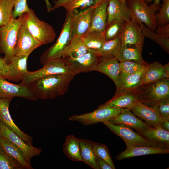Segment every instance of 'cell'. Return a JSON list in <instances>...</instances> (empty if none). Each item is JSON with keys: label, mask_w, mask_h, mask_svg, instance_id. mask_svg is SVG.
<instances>
[{"label": "cell", "mask_w": 169, "mask_h": 169, "mask_svg": "<svg viewBox=\"0 0 169 169\" xmlns=\"http://www.w3.org/2000/svg\"><path fill=\"white\" fill-rule=\"evenodd\" d=\"M102 123L112 132L120 137L126 145L159 147L128 126L121 124H115L108 121Z\"/></svg>", "instance_id": "cell-9"}, {"label": "cell", "mask_w": 169, "mask_h": 169, "mask_svg": "<svg viewBox=\"0 0 169 169\" xmlns=\"http://www.w3.org/2000/svg\"><path fill=\"white\" fill-rule=\"evenodd\" d=\"M24 24L33 37L42 45L51 43L55 38L56 33L52 26L40 20L31 8L25 13Z\"/></svg>", "instance_id": "cell-5"}, {"label": "cell", "mask_w": 169, "mask_h": 169, "mask_svg": "<svg viewBox=\"0 0 169 169\" xmlns=\"http://www.w3.org/2000/svg\"><path fill=\"white\" fill-rule=\"evenodd\" d=\"M95 71L103 73L113 81L116 88L119 85L121 70L120 62L115 58H101Z\"/></svg>", "instance_id": "cell-21"}, {"label": "cell", "mask_w": 169, "mask_h": 169, "mask_svg": "<svg viewBox=\"0 0 169 169\" xmlns=\"http://www.w3.org/2000/svg\"><path fill=\"white\" fill-rule=\"evenodd\" d=\"M147 65L131 61H124L120 62L121 74L125 75L135 73L145 68Z\"/></svg>", "instance_id": "cell-42"}, {"label": "cell", "mask_w": 169, "mask_h": 169, "mask_svg": "<svg viewBox=\"0 0 169 169\" xmlns=\"http://www.w3.org/2000/svg\"><path fill=\"white\" fill-rule=\"evenodd\" d=\"M95 8H89L79 12L74 11L72 22V38L81 37L88 31L93 12Z\"/></svg>", "instance_id": "cell-17"}, {"label": "cell", "mask_w": 169, "mask_h": 169, "mask_svg": "<svg viewBox=\"0 0 169 169\" xmlns=\"http://www.w3.org/2000/svg\"><path fill=\"white\" fill-rule=\"evenodd\" d=\"M121 44V38L118 36L113 39L106 41L101 49L95 53L103 58H115Z\"/></svg>", "instance_id": "cell-34"}, {"label": "cell", "mask_w": 169, "mask_h": 169, "mask_svg": "<svg viewBox=\"0 0 169 169\" xmlns=\"http://www.w3.org/2000/svg\"><path fill=\"white\" fill-rule=\"evenodd\" d=\"M157 11L155 13L157 27L166 25L169 24V0H162Z\"/></svg>", "instance_id": "cell-40"}, {"label": "cell", "mask_w": 169, "mask_h": 169, "mask_svg": "<svg viewBox=\"0 0 169 169\" xmlns=\"http://www.w3.org/2000/svg\"><path fill=\"white\" fill-rule=\"evenodd\" d=\"M168 78L163 65L157 61L149 64L146 67L142 81L143 85H147L164 78Z\"/></svg>", "instance_id": "cell-26"}, {"label": "cell", "mask_w": 169, "mask_h": 169, "mask_svg": "<svg viewBox=\"0 0 169 169\" xmlns=\"http://www.w3.org/2000/svg\"><path fill=\"white\" fill-rule=\"evenodd\" d=\"M100 1L101 2H103L105 1H109L110 0H100Z\"/></svg>", "instance_id": "cell-53"}, {"label": "cell", "mask_w": 169, "mask_h": 169, "mask_svg": "<svg viewBox=\"0 0 169 169\" xmlns=\"http://www.w3.org/2000/svg\"><path fill=\"white\" fill-rule=\"evenodd\" d=\"M75 74H63L44 77L29 85L38 99L51 100L64 94Z\"/></svg>", "instance_id": "cell-1"}, {"label": "cell", "mask_w": 169, "mask_h": 169, "mask_svg": "<svg viewBox=\"0 0 169 169\" xmlns=\"http://www.w3.org/2000/svg\"><path fill=\"white\" fill-rule=\"evenodd\" d=\"M1 136V133H0V137Z\"/></svg>", "instance_id": "cell-54"}, {"label": "cell", "mask_w": 169, "mask_h": 169, "mask_svg": "<svg viewBox=\"0 0 169 169\" xmlns=\"http://www.w3.org/2000/svg\"><path fill=\"white\" fill-rule=\"evenodd\" d=\"M74 13V11L67 12L65 22L57 40L40 57V61L43 65L50 61L62 58L72 38V22Z\"/></svg>", "instance_id": "cell-2"}, {"label": "cell", "mask_w": 169, "mask_h": 169, "mask_svg": "<svg viewBox=\"0 0 169 169\" xmlns=\"http://www.w3.org/2000/svg\"><path fill=\"white\" fill-rule=\"evenodd\" d=\"M81 37L88 50L95 53L101 49L106 41L103 32L96 31L87 32Z\"/></svg>", "instance_id": "cell-29"}, {"label": "cell", "mask_w": 169, "mask_h": 169, "mask_svg": "<svg viewBox=\"0 0 169 169\" xmlns=\"http://www.w3.org/2000/svg\"><path fill=\"white\" fill-rule=\"evenodd\" d=\"M148 6L158 9L161 4L160 0H143Z\"/></svg>", "instance_id": "cell-49"}, {"label": "cell", "mask_w": 169, "mask_h": 169, "mask_svg": "<svg viewBox=\"0 0 169 169\" xmlns=\"http://www.w3.org/2000/svg\"><path fill=\"white\" fill-rule=\"evenodd\" d=\"M93 150L96 156L104 160L112 169H115L108 148L105 145L94 142Z\"/></svg>", "instance_id": "cell-41"}, {"label": "cell", "mask_w": 169, "mask_h": 169, "mask_svg": "<svg viewBox=\"0 0 169 169\" xmlns=\"http://www.w3.org/2000/svg\"><path fill=\"white\" fill-rule=\"evenodd\" d=\"M142 24L133 18L126 22L120 36L121 44L126 46L134 45L142 49L145 38L142 32Z\"/></svg>", "instance_id": "cell-11"}, {"label": "cell", "mask_w": 169, "mask_h": 169, "mask_svg": "<svg viewBox=\"0 0 169 169\" xmlns=\"http://www.w3.org/2000/svg\"><path fill=\"white\" fill-rule=\"evenodd\" d=\"M28 57L24 56H14L8 64V71L4 78L13 82H21L28 72L27 68Z\"/></svg>", "instance_id": "cell-18"}, {"label": "cell", "mask_w": 169, "mask_h": 169, "mask_svg": "<svg viewBox=\"0 0 169 169\" xmlns=\"http://www.w3.org/2000/svg\"><path fill=\"white\" fill-rule=\"evenodd\" d=\"M122 109V108H115L100 105L97 109L91 112L72 115L69 117V120L79 122L85 125L102 123L109 121L116 116Z\"/></svg>", "instance_id": "cell-8"}, {"label": "cell", "mask_w": 169, "mask_h": 169, "mask_svg": "<svg viewBox=\"0 0 169 169\" xmlns=\"http://www.w3.org/2000/svg\"><path fill=\"white\" fill-rule=\"evenodd\" d=\"M134 94L138 101L148 106H152L161 100L169 98V78L143 85Z\"/></svg>", "instance_id": "cell-4"}, {"label": "cell", "mask_w": 169, "mask_h": 169, "mask_svg": "<svg viewBox=\"0 0 169 169\" xmlns=\"http://www.w3.org/2000/svg\"><path fill=\"white\" fill-rule=\"evenodd\" d=\"M137 100L134 93H124L114 95L111 99L100 105L115 108L129 109Z\"/></svg>", "instance_id": "cell-31"}, {"label": "cell", "mask_w": 169, "mask_h": 169, "mask_svg": "<svg viewBox=\"0 0 169 169\" xmlns=\"http://www.w3.org/2000/svg\"><path fill=\"white\" fill-rule=\"evenodd\" d=\"M0 169H23L16 160L8 154L0 146Z\"/></svg>", "instance_id": "cell-39"}, {"label": "cell", "mask_w": 169, "mask_h": 169, "mask_svg": "<svg viewBox=\"0 0 169 169\" xmlns=\"http://www.w3.org/2000/svg\"><path fill=\"white\" fill-rule=\"evenodd\" d=\"M82 161L94 169H99L96 156L93 150L94 142L90 140L79 138Z\"/></svg>", "instance_id": "cell-32"}, {"label": "cell", "mask_w": 169, "mask_h": 169, "mask_svg": "<svg viewBox=\"0 0 169 169\" xmlns=\"http://www.w3.org/2000/svg\"><path fill=\"white\" fill-rule=\"evenodd\" d=\"M155 32L161 37L169 38V24L164 26L157 27Z\"/></svg>", "instance_id": "cell-45"}, {"label": "cell", "mask_w": 169, "mask_h": 169, "mask_svg": "<svg viewBox=\"0 0 169 169\" xmlns=\"http://www.w3.org/2000/svg\"><path fill=\"white\" fill-rule=\"evenodd\" d=\"M89 51L80 37L72 38L62 58H75Z\"/></svg>", "instance_id": "cell-33"}, {"label": "cell", "mask_w": 169, "mask_h": 169, "mask_svg": "<svg viewBox=\"0 0 169 169\" xmlns=\"http://www.w3.org/2000/svg\"><path fill=\"white\" fill-rule=\"evenodd\" d=\"M133 18L155 31L157 23L155 16L156 8L147 4L143 0H126Z\"/></svg>", "instance_id": "cell-7"}, {"label": "cell", "mask_w": 169, "mask_h": 169, "mask_svg": "<svg viewBox=\"0 0 169 169\" xmlns=\"http://www.w3.org/2000/svg\"><path fill=\"white\" fill-rule=\"evenodd\" d=\"M63 150L71 160L82 161L79 138L73 135L68 136L63 144Z\"/></svg>", "instance_id": "cell-30"}, {"label": "cell", "mask_w": 169, "mask_h": 169, "mask_svg": "<svg viewBox=\"0 0 169 169\" xmlns=\"http://www.w3.org/2000/svg\"><path fill=\"white\" fill-rule=\"evenodd\" d=\"M129 110L135 115L144 120L148 125L155 127L163 121L160 118L156 108L146 105L138 100Z\"/></svg>", "instance_id": "cell-19"}, {"label": "cell", "mask_w": 169, "mask_h": 169, "mask_svg": "<svg viewBox=\"0 0 169 169\" xmlns=\"http://www.w3.org/2000/svg\"><path fill=\"white\" fill-rule=\"evenodd\" d=\"M102 3L100 0H70L63 7L67 12H79V9L81 11L89 8H95Z\"/></svg>", "instance_id": "cell-36"}, {"label": "cell", "mask_w": 169, "mask_h": 169, "mask_svg": "<svg viewBox=\"0 0 169 169\" xmlns=\"http://www.w3.org/2000/svg\"><path fill=\"white\" fill-rule=\"evenodd\" d=\"M42 45L33 37L24 23L18 32L14 50V56L28 57L34 50Z\"/></svg>", "instance_id": "cell-13"}, {"label": "cell", "mask_w": 169, "mask_h": 169, "mask_svg": "<svg viewBox=\"0 0 169 169\" xmlns=\"http://www.w3.org/2000/svg\"><path fill=\"white\" fill-rule=\"evenodd\" d=\"M96 160L99 169H112L108 164L101 158L96 156Z\"/></svg>", "instance_id": "cell-47"}, {"label": "cell", "mask_w": 169, "mask_h": 169, "mask_svg": "<svg viewBox=\"0 0 169 169\" xmlns=\"http://www.w3.org/2000/svg\"><path fill=\"white\" fill-rule=\"evenodd\" d=\"M11 98H0V121L28 144L32 145L33 138L21 130L15 124L10 113Z\"/></svg>", "instance_id": "cell-15"}, {"label": "cell", "mask_w": 169, "mask_h": 169, "mask_svg": "<svg viewBox=\"0 0 169 169\" xmlns=\"http://www.w3.org/2000/svg\"><path fill=\"white\" fill-rule=\"evenodd\" d=\"M0 131L1 136L7 138L16 145L22 151L27 162L31 164L32 158L40 155L42 149L30 145L0 121Z\"/></svg>", "instance_id": "cell-12"}, {"label": "cell", "mask_w": 169, "mask_h": 169, "mask_svg": "<svg viewBox=\"0 0 169 169\" xmlns=\"http://www.w3.org/2000/svg\"><path fill=\"white\" fill-rule=\"evenodd\" d=\"M126 21L119 19H115L107 24L104 31L105 41L113 39L120 35L125 26Z\"/></svg>", "instance_id": "cell-35"}, {"label": "cell", "mask_w": 169, "mask_h": 169, "mask_svg": "<svg viewBox=\"0 0 169 169\" xmlns=\"http://www.w3.org/2000/svg\"><path fill=\"white\" fill-rule=\"evenodd\" d=\"M119 1H120V2L122 3L126 4V0H119Z\"/></svg>", "instance_id": "cell-52"}, {"label": "cell", "mask_w": 169, "mask_h": 169, "mask_svg": "<svg viewBox=\"0 0 169 169\" xmlns=\"http://www.w3.org/2000/svg\"><path fill=\"white\" fill-rule=\"evenodd\" d=\"M142 32L144 36L151 38L157 43L161 48L167 53L169 52V38L161 37L155 31L142 24Z\"/></svg>", "instance_id": "cell-38"}, {"label": "cell", "mask_w": 169, "mask_h": 169, "mask_svg": "<svg viewBox=\"0 0 169 169\" xmlns=\"http://www.w3.org/2000/svg\"><path fill=\"white\" fill-rule=\"evenodd\" d=\"M8 64L4 58L0 56V76L4 78L8 73Z\"/></svg>", "instance_id": "cell-46"}, {"label": "cell", "mask_w": 169, "mask_h": 169, "mask_svg": "<svg viewBox=\"0 0 169 169\" xmlns=\"http://www.w3.org/2000/svg\"><path fill=\"white\" fill-rule=\"evenodd\" d=\"M116 125L121 124L135 129L139 133L151 126L136 117L128 109H123L116 116L108 121Z\"/></svg>", "instance_id": "cell-20"}, {"label": "cell", "mask_w": 169, "mask_h": 169, "mask_svg": "<svg viewBox=\"0 0 169 169\" xmlns=\"http://www.w3.org/2000/svg\"><path fill=\"white\" fill-rule=\"evenodd\" d=\"M107 11V24L115 19H121L127 22L132 18L131 11L127 5L119 0H110Z\"/></svg>", "instance_id": "cell-24"}, {"label": "cell", "mask_w": 169, "mask_h": 169, "mask_svg": "<svg viewBox=\"0 0 169 169\" xmlns=\"http://www.w3.org/2000/svg\"><path fill=\"white\" fill-rule=\"evenodd\" d=\"M145 68L133 74L125 75L121 73L119 85L114 95L134 93L143 86L142 77Z\"/></svg>", "instance_id": "cell-16"}, {"label": "cell", "mask_w": 169, "mask_h": 169, "mask_svg": "<svg viewBox=\"0 0 169 169\" xmlns=\"http://www.w3.org/2000/svg\"><path fill=\"white\" fill-rule=\"evenodd\" d=\"M142 49L140 48L128 47L121 44L115 58L120 62L131 61L147 65L148 63L144 61L142 57Z\"/></svg>", "instance_id": "cell-27"}, {"label": "cell", "mask_w": 169, "mask_h": 169, "mask_svg": "<svg viewBox=\"0 0 169 169\" xmlns=\"http://www.w3.org/2000/svg\"><path fill=\"white\" fill-rule=\"evenodd\" d=\"M25 13L18 18L13 17L6 25L0 27V53L8 64L14 56V50L18 31L24 23Z\"/></svg>", "instance_id": "cell-3"}, {"label": "cell", "mask_w": 169, "mask_h": 169, "mask_svg": "<svg viewBox=\"0 0 169 169\" xmlns=\"http://www.w3.org/2000/svg\"><path fill=\"white\" fill-rule=\"evenodd\" d=\"M20 97L33 101L38 99L29 85L15 84L0 76V98Z\"/></svg>", "instance_id": "cell-10"}, {"label": "cell", "mask_w": 169, "mask_h": 169, "mask_svg": "<svg viewBox=\"0 0 169 169\" xmlns=\"http://www.w3.org/2000/svg\"><path fill=\"white\" fill-rule=\"evenodd\" d=\"M70 0H57L54 1V5L51 8V11H53L61 7H64Z\"/></svg>", "instance_id": "cell-48"}, {"label": "cell", "mask_w": 169, "mask_h": 169, "mask_svg": "<svg viewBox=\"0 0 169 169\" xmlns=\"http://www.w3.org/2000/svg\"><path fill=\"white\" fill-rule=\"evenodd\" d=\"M63 74H74L65 58L50 61L44 65L41 69L37 70L28 71L20 84L28 85L34 81L41 78Z\"/></svg>", "instance_id": "cell-6"}, {"label": "cell", "mask_w": 169, "mask_h": 169, "mask_svg": "<svg viewBox=\"0 0 169 169\" xmlns=\"http://www.w3.org/2000/svg\"><path fill=\"white\" fill-rule=\"evenodd\" d=\"M160 125L164 129L169 131V120L163 121L161 124Z\"/></svg>", "instance_id": "cell-50"}, {"label": "cell", "mask_w": 169, "mask_h": 169, "mask_svg": "<svg viewBox=\"0 0 169 169\" xmlns=\"http://www.w3.org/2000/svg\"><path fill=\"white\" fill-rule=\"evenodd\" d=\"M109 1H105L94 9L91 18L90 25L87 32L96 31L104 32L107 25V11Z\"/></svg>", "instance_id": "cell-25"}, {"label": "cell", "mask_w": 169, "mask_h": 169, "mask_svg": "<svg viewBox=\"0 0 169 169\" xmlns=\"http://www.w3.org/2000/svg\"><path fill=\"white\" fill-rule=\"evenodd\" d=\"M153 106L156 108L163 121L169 120V98L161 100Z\"/></svg>", "instance_id": "cell-43"}, {"label": "cell", "mask_w": 169, "mask_h": 169, "mask_svg": "<svg viewBox=\"0 0 169 169\" xmlns=\"http://www.w3.org/2000/svg\"><path fill=\"white\" fill-rule=\"evenodd\" d=\"M138 133L158 147L169 149V131L160 125L151 126Z\"/></svg>", "instance_id": "cell-22"}, {"label": "cell", "mask_w": 169, "mask_h": 169, "mask_svg": "<svg viewBox=\"0 0 169 169\" xmlns=\"http://www.w3.org/2000/svg\"><path fill=\"white\" fill-rule=\"evenodd\" d=\"M30 8L27 5V0H15L12 17L16 18L23 13L29 12Z\"/></svg>", "instance_id": "cell-44"}, {"label": "cell", "mask_w": 169, "mask_h": 169, "mask_svg": "<svg viewBox=\"0 0 169 169\" xmlns=\"http://www.w3.org/2000/svg\"><path fill=\"white\" fill-rule=\"evenodd\" d=\"M101 57L94 52L89 51L75 58H65L73 73L95 71Z\"/></svg>", "instance_id": "cell-14"}, {"label": "cell", "mask_w": 169, "mask_h": 169, "mask_svg": "<svg viewBox=\"0 0 169 169\" xmlns=\"http://www.w3.org/2000/svg\"><path fill=\"white\" fill-rule=\"evenodd\" d=\"M15 0H0V27L7 24L12 18Z\"/></svg>", "instance_id": "cell-37"}, {"label": "cell", "mask_w": 169, "mask_h": 169, "mask_svg": "<svg viewBox=\"0 0 169 169\" xmlns=\"http://www.w3.org/2000/svg\"><path fill=\"white\" fill-rule=\"evenodd\" d=\"M164 70L167 77H169V63L163 65Z\"/></svg>", "instance_id": "cell-51"}, {"label": "cell", "mask_w": 169, "mask_h": 169, "mask_svg": "<svg viewBox=\"0 0 169 169\" xmlns=\"http://www.w3.org/2000/svg\"><path fill=\"white\" fill-rule=\"evenodd\" d=\"M0 146L8 154L18 162L23 169H33L31 165L26 161L20 149L8 139L1 136L0 137Z\"/></svg>", "instance_id": "cell-28"}, {"label": "cell", "mask_w": 169, "mask_h": 169, "mask_svg": "<svg viewBox=\"0 0 169 169\" xmlns=\"http://www.w3.org/2000/svg\"><path fill=\"white\" fill-rule=\"evenodd\" d=\"M126 148L120 153L116 159L120 161L124 159L136 156L154 154L169 153V149H165L149 146H135L126 145Z\"/></svg>", "instance_id": "cell-23"}]
</instances>
